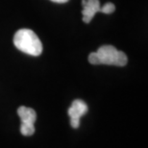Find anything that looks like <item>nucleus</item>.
I'll use <instances>...</instances> for the list:
<instances>
[{
  "instance_id": "f257e3e1",
  "label": "nucleus",
  "mask_w": 148,
  "mask_h": 148,
  "mask_svg": "<svg viewBox=\"0 0 148 148\" xmlns=\"http://www.w3.org/2000/svg\"><path fill=\"white\" fill-rule=\"evenodd\" d=\"M88 62L91 64H107V66H124L128 62L125 53L117 50L112 45H103L96 52L90 53Z\"/></svg>"
},
{
  "instance_id": "423d86ee",
  "label": "nucleus",
  "mask_w": 148,
  "mask_h": 148,
  "mask_svg": "<svg viewBox=\"0 0 148 148\" xmlns=\"http://www.w3.org/2000/svg\"><path fill=\"white\" fill-rule=\"evenodd\" d=\"M114 10H115V6H114V4H112V3L109 2V3H106V4H105L104 6H102V7L100 8V13L109 14L114 13Z\"/></svg>"
},
{
  "instance_id": "f03ea898",
  "label": "nucleus",
  "mask_w": 148,
  "mask_h": 148,
  "mask_svg": "<svg viewBox=\"0 0 148 148\" xmlns=\"http://www.w3.org/2000/svg\"><path fill=\"white\" fill-rule=\"evenodd\" d=\"M14 44L21 52L31 56H40L42 52V43L30 29H19L14 34Z\"/></svg>"
},
{
  "instance_id": "20e7f679",
  "label": "nucleus",
  "mask_w": 148,
  "mask_h": 148,
  "mask_svg": "<svg viewBox=\"0 0 148 148\" xmlns=\"http://www.w3.org/2000/svg\"><path fill=\"white\" fill-rule=\"evenodd\" d=\"M88 110V105L83 100L76 99L72 102L67 112L70 116V124L73 128L77 129L80 126V118L87 114Z\"/></svg>"
},
{
  "instance_id": "39448f33",
  "label": "nucleus",
  "mask_w": 148,
  "mask_h": 148,
  "mask_svg": "<svg viewBox=\"0 0 148 148\" xmlns=\"http://www.w3.org/2000/svg\"><path fill=\"white\" fill-rule=\"evenodd\" d=\"M83 5V21L85 23H90L96 13L100 12V2L99 0H82Z\"/></svg>"
},
{
  "instance_id": "0eeeda50",
  "label": "nucleus",
  "mask_w": 148,
  "mask_h": 148,
  "mask_svg": "<svg viewBox=\"0 0 148 148\" xmlns=\"http://www.w3.org/2000/svg\"><path fill=\"white\" fill-rule=\"evenodd\" d=\"M51 1L55 2V3H66L69 1V0H51Z\"/></svg>"
},
{
  "instance_id": "7ed1b4c3",
  "label": "nucleus",
  "mask_w": 148,
  "mask_h": 148,
  "mask_svg": "<svg viewBox=\"0 0 148 148\" xmlns=\"http://www.w3.org/2000/svg\"><path fill=\"white\" fill-rule=\"evenodd\" d=\"M17 114L21 119L20 133L26 137L32 136L35 133L34 124L37 120V114L35 110H33L32 108L21 106L17 109Z\"/></svg>"
}]
</instances>
